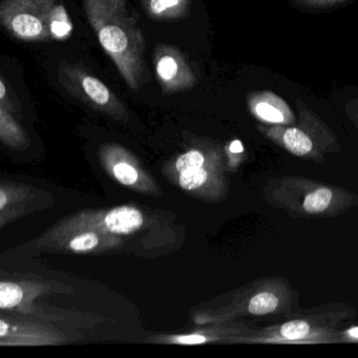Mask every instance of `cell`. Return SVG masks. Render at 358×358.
Here are the masks:
<instances>
[{
  "instance_id": "3957f363",
  "label": "cell",
  "mask_w": 358,
  "mask_h": 358,
  "mask_svg": "<svg viewBox=\"0 0 358 358\" xmlns=\"http://www.w3.org/2000/svg\"><path fill=\"white\" fill-rule=\"evenodd\" d=\"M217 159L215 148L204 140H196L165 165L164 175L190 196L208 198L217 178L215 161Z\"/></svg>"
},
{
  "instance_id": "5bb4252c",
  "label": "cell",
  "mask_w": 358,
  "mask_h": 358,
  "mask_svg": "<svg viewBox=\"0 0 358 358\" xmlns=\"http://www.w3.org/2000/svg\"><path fill=\"white\" fill-rule=\"evenodd\" d=\"M14 106L9 94L0 99V139L3 144L14 150L28 148L30 140L12 115Z\"/></svg>"
},
{
  "instance_id": "ba28073f",
  "label": "cell",
  "mask_w": 358,
  "mask_h": 358,
  "mask_svg": "<svg viewBox=\"0 0 358 358\" xmlns=\"http://www.w3.org/2000/svg\"><path fill=\"white\" fill-rule=\"evenodd\" d=\"M62 331L36 322H22L11 317L0 318L1 347H38L58 345L68 343Z\"/></svg>"
},
{
  "instance_id": "30bf717a",
  "label": "cell",
  "mask_w": 358,
  "mask_h": 358,
  "mask_svg": "<svg viewBox=\"0 0 358 358\" xmlns=\"http://www.w3.org/2000/svg\"><path fill=\"white\" fill-rule=\"evenodd\" d=\"M123 243L124 241L121 236L91 230L72 232L55 238H41L38 241L39 246L79 255L113 250L122 246Z\"/></svg>"
},
{
  "instance_id": "5b68a950",
  "label": "cell",
  "mask_w": 358,
  "mask_h": 358,
  "mask_svg": "<svg viewBox=\"0 0 358 358\" xmlns=\"http://www.w3.org/2000/svg\"><path fill=\"white\" fill-rule=\"evenodd\" d=\"M62 87L83 103L117 120H127L129 112L121 100L97 77L79 64H62L58 69Z\"/></svg>"
},
{
  "instance_id": "d6986e66",
  "label": "cell",
  "mask_w": 358,
  "mask_h": 358,
  "mask_svg": "<svg viewBox=\"0 0 358 358\" xmlns=\"http://www.w3.org/2000/svg\"><path fill=\"white\" fill-rule=\"evenodd\" d=\"M348 0H292L296 7L308 10H326L336 7Z\"/></svg>"
},
{
  "instance_id": "44dd1931",
  "label": "cell",
  "mask_w": 358,
  "mask_h": 358,
  "mask_svg": "<svg viewBox=\"0 0 358 358\" xmlns=\"http://www.w3.org/2000/svg\"><path fill=\"white\" fill-rule=\"evenodd\" d=\"M348 334H349L350 336L354 337V338H358V327L357 328H353L348 331Z\"/></svg>"
},
{
  "instance_id": "8992f818",
  "label": "cell",
  "mask_w": 358,
  "mask_h": 358,
  "mask_svg": "<svg viewBox=\"0 0 358 358\" xmlns=\"http://www.w3.org/2000/svg\"><path fill=\"white\" fill-rule=\"evenodd\" d=\"M99 159L106 173L121 185L140 194L159 196L161 189L137 157L118 144H104Z\"/></svg>"
},
{
  "instance_id": "277c9868",
  "label": "cell",
  "mask_w": 358,
  "mask_h": 358,
  "mask_svg": "<svg viewBox=\"0 0 358 358\" xmlns=\"http://www.w3.org/2000/svg\"><path fill=\"white\" fill-rule=\"evenodd\" d=\"M145 217L137 207L131 205L108 210H85L56 224L43 238H55L77 231L100 232L115 236H129L141 229Z\"/></svg>"
},
{
  "instance_id": "2e32d148",
  "label": "cell",
  "mask_w": 358,
  "mask_h": 358,
  "mask_svg": "<svg viewBox=\"0 0 358 358\" xmlns=\"http://www.w3.org/2000/svg\"><path fill=\"white\" fill-rule=\"evenodd\" d=\"M332 192L327 188H320L311 192L303 200V207L308 213H320L330 205Z\"/></svg>"
},
{
  "instance_id": "4fadbf2b",
  "label": "cell",
  "mask_w": 358,
  "mask_h": 358,
  "mask_svg": "<svg viewBox=\"0 0 358 358\" xmlns=\"http://www.w3.org/2000/svg\"><path fill=\"white\" fill-rule=\"evenodd\" d=\"M34 192L28 186L6 183L0 185V226L5 227L10 222L24 213V207L32 200Z\"/></svg>"
},
{
  "instance_id": "8fae6325",
  "label": "cell",
  "mask_w": 358,
  "mask_h": 358,
  "mask_svg": "<svg viewBox=\"0 0 358 358\" xmlns=\"http://www.w3.org/2000/svg\"><path fill=\"white\" fill-rule=\"evenodd\" d=\"M247 104L251 114L264 123L286 125L294 122L290 106L274 92L257 91L249 94Z\"/></svg>"
},
{
  "instance_id": "9a60e30c",
  "label": "cell",
  "mask_w": 358,
  "mask_h": 358,
  "mask_svg": "<svg viewBox=\"0 0 358 358\" xmlns=\"http://www.w3.org/2000/svg\"><path fill=\"white\" fill-rule=\"evenodd\" d=\"M190 0H144L143 6L150 18L156 20H177L189 11Z\"/></svg>"
},
{
  "instance_id": "ac0fdd59",
  "label": "cell",
  "mask_w": 358,
  "mask_h": 358,
  "mask_svg": "<svg viewBox=\"0 0 358 358\" xmlns=\"http://www.w3.org/2000/svg\"><path fill=\"white\" fill-rule=\"evenodd\" d=\"M310 333V326L303 320H292L282 324L280 329V334L289 341L305 338Z\"/></svg>"
},
{
  "instance_id": "7a4b0ae2",
  "label": "cell",
  "mask_w": 358,
  "mask_h": 358,
  "mask_svg": "<svg viewBox=\"0 0 358 358\" xmlns=\"http://www.w3.org/2000/svg\"><path fill=\"white\" fill-rule=\"evenodd\" d=\"M0 22L11 36L24 41H64L73 30L57 0H3Z\"/></svg>"
},
{
  "instance_id": "6da1fadb",
  "label": "cell",
  "mask_w": 358,
  "mask_h": 358,
  "mask_svg": "<svg viewBox=\"0 0 358 358\" xmlns=\"http://www.w3.org/2000/svg\"><path fill=\"white\" fill-rule=\"evenodd\" d=\"M92 28L104 51L133 91L148 80L145 39L127 0H83Z\"/></svg>"
},
{
  "instance_id": "ffe728a7",
  "label": "cell",
  "mask_w": 358,
  "mask_h": 358,
  "mask_svg": "<svg viewBox=\"0 0 358 358\" xmlns=\"http://www.w3.org/2000/svg\"><path fill=\"white\" fill-rule=\"evenodd\" d=\"M229 150L232 154H241V152H243V150H244L242 142H241L240 140H234V141L230 143Z\"/></svg>"
},
{
  "instance_id": "7c38bea8",
  "label": "cell",
  "mask_w": 358,
  "mask_h": 358,
  "mask_svg": "<svg viewBox=\"0 0 358 358\" xmlns=\"http://www.w3.org/2000/svg\"><path fill=\"white\" fill-rule=\"evenodd\" d=\"M296 106L301 117V127H290L287 129L275 127V129H270L268 133L269 135L280 138V141L289 152H292L295 156L303 157L313 150L314 143L313 140L310 137L311 129L309 127L314 113L301 100H297Z\"/></svg>"
},
{
  "instance_id": "52a82bcc",
  "label": "cell",
  "mask_w": 358,
  "mask_h": 358,
  "mask_svg": "<svg viewBox=\"0 0 358 358\" xmlns=\"http://www.w3.org/2000/svg\"><path fill=\"white\" fill-rule=\"evenodd\" d=\"M155 72L166 95L189 91L196 85V76L185 56L177 48L158 45L154 53Z\"/></svg>"
},
{
  "instance_id": "9c48e42d",
  "label": "cell",
  "mask_w": 358,
  "mask_h": 358,
  "mask_svg": "<svg viewBox=\"0 0 358 358\" xmlns=\"http://www.w3.org/2000/svg\"><path fill=\"white\" fill-rule=\"evenodd\" d=\"M53 288L49 282H0V309L3 311L16 312L29 317L52 320L57 318L45 313L41 308L34 306L35 299L41 295L52 292Z\"/></svg>"
},
{
  "instance_id": "e0dca14e",
  "label": "cell",
  "mask_w": 358,
  "mask_h": 358,
  "mask_svg": "<svg viewBox=\"0 0 358 358\" xmlns=\"http://www.w3.org/2000/svg\"><path fill=\"white\" fill-rule=\"evenodd\" d=\"M278 299L269 292H262L255 295L248 303V311L253 315H264L278 308Z\"/></svg>"
}]
</instances>
